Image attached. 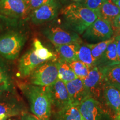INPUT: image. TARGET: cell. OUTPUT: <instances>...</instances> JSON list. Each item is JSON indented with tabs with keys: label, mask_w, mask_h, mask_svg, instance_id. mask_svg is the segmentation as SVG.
Here are the masks:
<instances>
[{
	"label": "cell",
	"mask_w": 120,
	"mask_h": 120,
	"mask_svg": "<svg viewBox=\"0 0 120 120\" xmlns=\"http://www.w3.org/2000/svg\"><path fill=\"white\" fill-rule=\"evenodd\" d=\"M19 87L28 100L32 114L40 120H50L52 104L49 86L21 83Z\"/></svg>",
	"instance_id": "1"
},
{
	"label": "cell",
	"mask_w": 120,
	"mask_h": 120,
	"mask_svg": "<svg viewBox=\"0 0 120 120\" xmlns=\"http://www.w3.org/2000/svg\"><path fill=\"white\" fill-rule=\"evenodd\" d=\"M61 13L67 27L79 34H83L98 18L95 12L79 3H73L64 7Z\"/></svg>",
	"instance_id": "2"
},
{
	"label": "cell",
	"mask_w": 120,
	"mask_h": 120,
	"mask_svg": "<svg viewBox=\"0 0 120 120\" xmlns=\"http://www.w3.org/2000/svg\"><path fill=\"white\" fill-rule=\"evenodd\" d=\"M27 40L25 34L10 31L0 36V55L7 60H15L19 57Z\"/></svg>",
	"instance_id": "3"
},
{
	"label": "cell",
	"mask_w": 120,
	"mask_h": 120,
	"mask_svg": "<svg viewBox=\"0 0 120 120\" xmlns=\"http://www.w3.org/2000/svg\"><path fill=\"white\" fill-rule=\"evenodd\" d=\"M58 60H48L39 65L30 75V83L40 86H49L58 79Z\"/></svg>",
	"instance_id": "4"
},
{
	"label": "cell",
	"mask_w": 120,
	"mask_h": 120,
	"mask_svg": "<svg viewBox=\"0 0 120 120\" xmlns=\"http://www.w3.org/2000/svg\"><path fill=\"white\" fill-rule=\"evenodd\" d=\"M112 25L101 18H97L83 34L85 41L91 43H98L109 40L113 36Z\"/></svg>",
	"instance_id": "5"
},
{
	"label": "cell",
	"mask_w": 120,
	"mask_h": 120,
	"mask_svg": "<svg viewBox=\"0 0 120 120\" xmlns=\"http://www.w3.org/2000/svg\"><path fill=\"white\" fill-rule=\"evenodd\" d=\"M49 90L51 100L52 113L72 104L66 84L61 79H58L53 84L49 86Z\"/></svg>",
	"instance_id": "6"
},
{
	"label": "cell",
	"mask_w": 120,
	"mask_h": 120,
	"mask_svg": "<svg viewBox=\"0 0 120 120\" xmlns=\"http://www.w3.org/2000/svg\"><path fill=\"white\" fill-rule=\"evenodd\" d=\"M83 81L88 95L98 101V98L103 94L105 85L101 69L96 66L90 68L88 75Z\"/></svg>",
	"instance_id": "7"
},
{
	"label": "cell",
	"mask_w": 120,
	"mask_h": 120,
	"mask_svg": "<svg viewBox=\"0 0 120 120\" xmlns=\"http://www.w3.org/2000/svg\"><path fill=\"white\" fill-rule=\"evenodd\" d=\"M0 14L11 19H23L30 14L25 0H0Z\"/></svg>",
	"instance_id": "8"
},
{
	"label": "cell",
	"mask_w": 120,
	"mask_h": 120,
	"mask_svg": "<svg viewBox=\"0 0 120 120\" xmlns=\"http://www.w3.org/2000/svg\"><path fill=\"white\" fill-rule=\"evenodd\" d=\"M77 106L85 120H105V112L101 104L91 96H88Z\"/></svg>",
	"instance_id": "9"
},
{
	"label": "cell",
	"mask_w": 120,
	"mask_h": 120,
	"mask_svg": "<svg viewBox=\"0 0 120 120\" xmlns=\"http://www.w3.org/2000/svg\"><path fill=\"white\" fill-rule=\"evenodd\" d=\"M43 34L55 46L82 42L77 34L66 31L58 27L46 28L43 31Z\"/></svg>",
	"instance_id": "10"
},
{
	"label": "cell",
	"mask_w": 120,
	"mask_h": 120,
	"mask_svg": "<svg viewBox=\"0 0 120 120\" xmlns=\"http://www.w3.org/2000/svg\"><path fill=\"white\" fill-rule=\"evenodd\" d=\"M60 4L57 0H49L31 12V21L34 25L50 21L57 16Z\"/></svg>",
	"instance_id": "11"
},
{
	"label": "cell",
	"mask_w": 120,
	"mask_h": 120,
	"mask_svg": "<svg viewBox=\"0 0 120 120\" xmlns=\"http://www.w3.org/2000/svg\"><path fill=\"white\" fill-rule=\"evenodd\" d=\"M12 94L7 92L0 94V115H4L10 117L23 112L21 103Z\"/></svg>",
	"instance_id": "12"
},
{
	"label": "cell",
	"mask_w": 120,
	"mask_h": 120,
	"mask_svg": "<svg viewBox=\"0 0 120 120\" xmlns=\"http://www.w3.org/2000/svg\"><path fill=\"white\" fill-rule=\"evenodd\" d=\"M45 62L37 57L32 49H30L19 60L18 69L19 76L21 77L30 76L34 69Z\"/></svg>",
	"instance_id": "13"
},
{
	"label": "cell",
	"mask_w": 120,
	"mask_h": 120,
	"mask_svg": "<svg viewBox=\"0 0 120 120\" xmlns=\"http://www.w3.org/2000/svg\"><path fill=\"white\" fill-rule=\"evenodd\" d=\"M65 84L72 105L77 106L86 97L89 96L84 85L83 81L79 78Z\"/></svg>",
	"instance_id": "14"
},
{
	"label": "cell",
	"mask_w": 120,
	"mask_h": 120,
	"mask_svg": "<svg viewBox=\"0 0 120 120\" xmlns=\"http://www.w3.org/2000/svg\"><path fill=\"white\" fill-rule=\"evenodd\" d=\"M103 96L106 105L115 114V117H120V90L105 83Z\"/></svg>",
	"instance_id": "15"
},
{
	"label": "cell",
	"mask_w": 120,
	"mask_h": 120,
	"mask_svg": "<svg viewBox=\"0 0 120 120\" xmlns=\"http://www.w3.org/2000/svg\"><path fill=\"white\" fill-rule=\"evenodd\" d=\"M119 64L117 53L116 42L115 37L113 40L108 45L102 56L94 64V66L103 68L109 66Z\"/></svg>",
	"instance_id": "16"
},
{
	"label": "cell",
	"mask_w": 120,
	"mask_h": 120,
	"mask_svg": "<svg viewBox=\"0 0 120 120\" xmlns=\"http://www.w3.org/2000/svg\"><path fill=\"white\" fill-rule=\"evenodd\" d=\"M96 13L98 17L104 19L112 25L115 18L120 14V9L112 1L105 0Z\"/></svg>",
	"instance_id": "17"
},
{
	"label": "cell",
	"mask_w": 120,
	"mask_h": 120,
	"mask_svg": "<svg viewBox=\"0 0 120 120\" xmlns=\"http://www.w3.org/2000/svg\"><path fill=\"white\" fill-rule=\"evenodd\" d=\"M81 43H70V44L56 45L60 60L71 63L77 60V52Z\"/></svg>",
	"instance_id": "18"
},
{
	"label": "cell",
	"mask_w": 120,
	"mask_h": 120,
	"mask_svg": "<svg viewBox=\"0 0 120 120\" xmlns=\"http://www.w3.org/2000/svg\"><path fill=\"white\" fill-rule=\"evenodd\" d=\"M105 83L120 90V65L109 66L101 68Z\"/></svg>",
	"instance_id": "19"
},
{
	"label": "cell",
	"mask_w": 120,
	"mask_h": 120,
	"mask_svg": "<svg viewBox=\"0 0 120 120\" xmlns=\"http://www.w3.org/2000/svg\"><path fill=\"white\" fill-rule=\"evenodd\" d=\"M52 120H81L82 116L77 106L71 104L51 113Z\"/></svg>",
	"instance_id": "20"
},
{
	"label": "cell",
	"mask_w": 120,
	"mask_h": 120,
	"mask_svg": "<svg viewBox=\"0 0 120 120\" xmlns=\"http://www.w3.org/2000/svg\"><path fill=\"white\" fill-rule=\"evenodd\" d=\"M58 79L65 83L78 78L69 63L60 59L58 60Z\"/></svg>",
	"instance_id": "21"
},
{
	"label": "cell",
	"mask_w": 120,
	"mask_h": 120,
	"mask_svg": "<svg viewBox=\"0 0 120 120\" xmlns=\"http://www.w3.org/2000/svg\"><path fill=\"white\" fill-rule=\"evenodd\" d=\"M13 86L12 80L4 64L0 61V94L13 92Z\"/></svg>",
	"instance_id": "22"
},
{
	"label": "cell",
	"mask_w": 120,
	"mask_h": 120,
	"mask_svg": "<svg viewBox=\"0 0 120 120\" xmlns=\"http://www.w3.org/2000/svg\"><path fill=\"white\" fill-rule=\"evenodd\" d=\"M77 58L79 61L86 64L91 68L94 66V60L93 58L90 44L81 43L79 45L77 52Z\"/></svg>",
	"instance_id": "23"
},
{
	"label": "cell",
	"mask_w": 120,
	"mask_h": 120,
	"mask_svg": "<svg viewBox=\"0 0 120 120\" xmlns=\"http://www.w3.org/2000/svg\"><path fill=\"white\" fill-rule=\"evenodd\" d=\"M33 50L37 57L43 61L56 59V56L43 46L40 40L37 38H34L33 41Z\"/></svg>",
	"instance_id": "24"
},
{
	"label": "cell",
	"mask_w": 120,
	"mask_h": 120,
	"mask_svg": "<svg viewBox=\"0 0 120 120\" xmlns=\"http://www.w3.org/2000/svg\"><path fill=\"white\" fill-rule=\"evenodd\" d=\"M114 36L112 37L111 38L106 40V41L94 43H94L90 44L91 49V53H92V57L94 60V64L102 56L103 53H104L105 50L107 49L108 45L111 42Z\"/></svg>",
	"instance_id": "25"
},
{
	"label": "cell",
	"mask_w": 120,
	"mask_h": 120,
	"mask_svg": "<svg viewBox=\"0 0 120 120\" xmlns=\"http://www.w3.org/2000/svg\"><path fill=\"white\" fill-rule=\"evenodd\" d=\"M69 64L77 77L82 80L87 77L89 73L90 67L79 60L69 63Z\"/></svg>",
	"instance_id": "26"
},
{
	"label": "cell",
	"mask_w": 120,
	"mask_h": 120,
	"mask_svg": "<svg viewBox=\"0 0 120 120\" xmlns=\"http://www.w3.org/2000/svg\"><path fill=\"white\" fill-rule=\"evenodd\" d=\"M105 0H84L83 5L96 13Z\"/></svg>",
	"instance_id": "27"
},
{
	"label": "cell",
	"mask_w": 120,
	"mask_h": 120,
	"mask_svg": "<svg viewBox=\"0 0 120 120\" xmlns=\"http://www.w3.org/2000/svg\"><path fill=\"white\" fill-rule=\"evenodd\" d=\"M49 1V0H25L30 13Z\"/></svg>",
	"instance_id": "28"
},
{
	"label": "cell",
	"mask_w": 120,
	"mask_h": 120,
	"mask_svg": "<svg viewBox=\"0 0 120 120\" xmlns=\"http://www.w3.org/2000/svg\"><path fill=\"white\" fill-rule=\"evenodd\" d=\"M112 27L113 32L116 31V34L120 32V14L118 15L114 19L112 24Z\"/></svg>",
	"instance_id": "29"
},
{
	"label": "cell",
	"mask_w": 120,
	"mask_h": 120,
	"mask_svg": "<svg viewBox=\"0 0 120 120\" xmlns=\"http://www.w3.org/2000/svg\"><path fill=\"white\" fill-rule=\"evenodd\" d=\"M21 120H40L39 118L34 115L27 112H23L21 113Z\"/></svg>",
	"instance_id": "30"
},
{
	"label": "cell",
	"mask_w": 120,
	"mask_h": 120,
	"mask_svg": "<svg viewBox=\"0 0 120 120\" xmlns=\"http://www.w3.org/2000/svg\"><path fill=\"white\" fill-rule=\"evenodd\" d=\"M115 37V40L116 42L117 46V53L118 60L119 64L120 63V32L118 34L113 35Z\"/></svg>",
	"instance_id": "31"
},
{
	"label": "cell",
	"mask_w": 120,
	"mask_h": 120,
	"mask_svg": "<svg viewBox=\"0 0 120 120\" xmlns=\"http://www.w3.org/2000/svg\"><path fill=\"white\" fill-rule=\"evenodd\" d=\"M7 118H8V117L4 115H0V120H6Z\"/></svg>",
	"instance_id": "32"
},
{
	"label": "cell",
	"mask_w": 120,
	"mask_h": 120,
	"mask_svg": "<svg viewBox=\"0 0 120 120\" xmlns=\"http://www.w3.org/2000/svg\"><path fill=\"white\" fill-rule=\"evenodd\" d=\"M113 2L115 3V4H116L120 9V0H118V1H116V2Z\"/></svg>",
	"instance_id": "33"
},
{
	"label": "cell",
	"mask_w": 120,
	"mask_h": 120,
	"mask_svg": "<svg viewBox=\"0 0 120 120\" xmlns=\"http://www.w3.org/2000/svg\"><path fill=\"white\" fill-rule=\"evenodd\" d=\"M114 120H120V117H115Z\"/></svg>",
	"instance_id": "34"
},
{
	"label": "cell",
	"mask_w": 120,
	"mask_h": 120,
	"mask_svg": "<svg viewBox=\"0 0 120 120\" xmlns=\"http://www.w3.org/2000/svg\"><path fill=\"white\" fill-rule=\"evenodd\" d=\"M109 1H112V2H116V1H118V0H109Z\"/></svg>",
	"instance_id": "35"
},
{
	"label": "cell",
	"mask_w": 120,
	"mask_h": 120,
	"mask_svg": "<svg viewBox=\"0 0 120 120\" xmlns=\"http://www.w3.org/2000/svg\"><path fill=\"white\" fill-rule=\"evenodd\" d=\"M81 120H85V118H83V117H82V118H81Z\"/></svg>",
	"instance_id": "36"
},
{
	"label": "cell",
	"mask_w": 120,
	"mask_h": 120,
	"mask_svg": "<svg viewBox=\"0 0 120 120\" xmlns=\"http://www.w3.org/2000/svg\"></svg>",
	"instance_id": "37"
},
{
	"label": "cell",
	"mask_w": 120,
	"mask_h": 120,
	"mask_svg": "<svg viewBox=\"0 0 120 120\" xmlns=\"http://www.w3.org/2000/svg\"><path fill=\"white\" fill-rule=\"evenodd\" d=\"M75 1H78V0H75Z\"/></svg>",
	"instance_id": "38"
},
{
	"label": "cell",
	"mask_w": 120,
	"mask_h": 120,
	"mask_svg": "<svg viewBox=\"0 0 120 120\" xmlns=\"http://www.w3.org/2000/svg\"></svg>",
	"instance_id": "39"
}]
</instances>
